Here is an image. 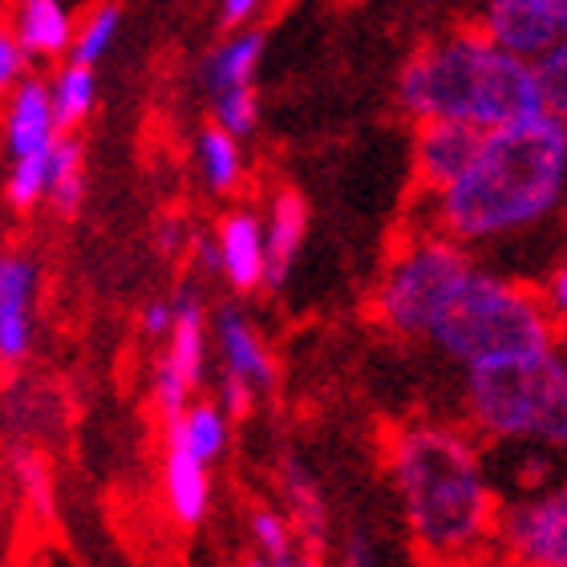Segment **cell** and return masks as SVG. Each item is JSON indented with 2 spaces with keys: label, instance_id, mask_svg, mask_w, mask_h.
I'll list each match as a JSON object with an SVG mask.
<instances>
[{
  "label": "cell",
  "instance_id": "obj_1",
  "mask_svg": "<svg viewBox=\"0 0 567 567\" xmlns=\"http://www.w3.org/2000/svg\"><path fill=\"white\" fill-rule=\"evenodd\" d=\"M567 199V122L527 114L483 134L474 163L434 190L437 231L486 244L544 224Z\"/></svg>",
  "mask_w": 567,
  "mask_h": 567
},
{
  "label": "cell",
  "instance_id": "obj_2",
  "mask_svg": "<svg viewBox=\"0 0 567 567\" xmlns=\"http://www.w3.org/2000/svg\"><path fill=\"white\" fill-rule=\"evenodd\" d=\"M390 471L410 539L425 556H466L498 527L491 483L471 437L446 425L398 430Z\"/></svg>",
  "mask_w": 567,
  "mask_h": 567
},
{
  "label": "cell",
  "instance_id": "obj_3",
  "mask_svg": "<svg viewBox=\"0 0 567 567\" xmlns=\"http://www.w3.org/2000/svg\"><path fill=\"white\" fill-rule=\"evenodd\" d=\"M398 94L417 122L458 118L478 131H495L503 122L544 110L535 61L498 45L486 29L425 45L402 70Z\"/></svg>",
  "mask_w": 567,
  "mask_h": 567
},
{
  "label": "cell",
  "instance_id": "obj_4",
  "mask_svg": "<svg viewBox=\"0 0 567 567\" xmlns=\"http://www.w3.org/2000/svg\"><path fill=\"white\" fill-rule=\"evenodd\" d=\"M551 329L556 320L539 296L503 276L478 272L471 264L430 317L422 341H430L450 361L474 369L498 357L547 349Z\"/></svg>",
  "mask_w": 567,
  "mask_h": 567
},
{
  "label": "cell",
  "instance_id": "obj_5",
  "mask_svg": "<svg viewBox=\"0 0 567 567\" xmlns=\"http://www.w3.org/2000/svg\"><path fill=\"white\" fill-rule=\"evenodd\" d=\"M466 414L486 437L567 450V357L547 344L466 369Z\"/></svg>",
  "mask_w": 567,
  "mask_h": 567
},
{
  "label": "cell",
  "instance_id": "obj_6",
  "mask_svg": "<svg viewBox=\"0 0 567 567\" xmlns=\"http://www.w3.org/2000/svg\"><path fill=\"white\" fill-rule=\"evenodd\" d=\"M466 268H471V256L462 251V239L446 236V231L405 244L385 268V280L378 288V317L393 332L422 337L437 305L446 300V292Z\"/></svg>",
  "mask_w": 567,
  "mask_h": 567
},
{
  "label": "cell",
  "instance_id": "obj_7",
  "mask_svg": "<svg viewBox=\"0 0 567 567\" xmlns=\"http://www.w3.org/2000/svg\"><path fill=\"white\" fill-rule=\"evenodd\" d=\"M498 539L519 564L567 567V486L511 507L498 519Z\"/></svg>",
  "mask_w": 567,
  "mask_h": 567
},
{
  "label": "cell",
  "instance_id": "obj_8",
  "mask_svg": "<svg viewBox=\"0 0 567 567\" xmlns=\"http://www.w3.org/2000/svg\"><path fill=\"white\" fill-rule=\"evenodd\" d=\"M483 24L498 45H507L527 61L564 41L556 0H486Z\"/></svg>",
  "mask_w": 567,
  "mask_h": 567
},
{
  "label": "cell",
  "instance_id": "obj_9",
  "mask_svg": "<svg viewBox=\"0 0 567 567\" xmlns=\"http://www.w3.org/2000/svg\"><path fill=\"white\" fill-rule=\"evenodd\" d=\"M37 284H41V272L29 256L9 251L0 260V357H4V365H17L29 357Z\"/></svg>",
  "mask_w": 567,
  "mask_h": 567
},
{
  "label": "cell",
  "instance_id": "obj_10",
  "mask_svg": "<svg viewBox=\"0 0 567 567\" xmlns=\"http://www.w3.org/2000/svg\"><path fill=\"white\" fill-rule=\"evenodd\" d=\"M483 134L486 131L458 118H425L417 126V175H422L425 187H450L474 163V154L483 146Z\"/></svg>",
  "mask_w": 567,
  "mask_h": 567
},
{
  "label": "cell",
  "instance_id": "obj_11",
  "mask_svg": "<svg viewBox=\"0 0 567 567\" xmlns=\"http://www.w3.org/2000/svg\"><path fill=\"white\" fill-rule=\"evenodd\" d=\"M61 122L53 110V90L41 78H21L9 94V114H4V146L9 158L21 154L53 151L61 138Z\"/></svg>",
  "mask_w": 567,
  "mask_h": 567
},
{
  "label": "cell",
  "instance_id": "obj_12",
  "mask_svg": "<svg viewBox=\"0 0 567 567\" xmlns=\"http://www.w3.org/2000/svg\"><path fill=\"white\" fill-rule=\"evenodd\" d=\"M219 268L236 292L268 284V227L248 212L227 215L219 227Z\"/></svg>",
  "mask_w": 567,
  "mask_h": 567
},
{
  "label": "cell",
  "instance_id": "obj_13",
  "mask_svg": "<svg viewBox=\"0 0 567 567\" xmlns=\"http://www.w3.org/2000/svg\"><path fill=\"white\" fill-rule=\"evenodd\" d=\"M163 483H166V507L183 527H195V523L207 515V503H212V483H207V462L187 450L178 437L166 434V466H163Z\"/></svg>",
  "mask_w": 567,
  "mask_h": 567
},
{
  "label": "cell",
  "instance_id": "obj_14",
  "mask_svg": "<svg viewBox=\"0 0 567 567\" xmlns=\"http://www.w3.org/2000/svg\"><path fill=\"white\" fill-rule=\"evenodd\" d=\"M215 341H219V357H224V373L251 381L256 390H272L276 365L264 341L256 337V329L248 324V317L239 308H224L215 320Z\"/></svg>",
  "mask_w": 567,
  "mask_h": 567
},
{
  "label": "cell",
  "instance_id": "obj_15",
  "mask_svg": "<svg viewBox=\"0 0 567 567\" xmlns=\"http://www.w3.org/2000/svg\"><path fill=\"white\" fill-rule=\"evenodd\" d=\"M12 33L33 58H58L73 49V21L61 0H17Z\"/></svg>",
  "mask_w": 567,
  "mask_h": 567
},
{
  "label": "cell",
  "instance_id": "obj_16",
  "mask_svg": "<svg viewBox=\"0 0 567 567\" xmlns=\"http://www.w3.org/2000/svg\"><path fill=\"white\" fill-rule=\"evenodd\" d=\"M264 227H268V284H280L284 272L292 268L300 244H305L308 203L296 190H284V195H276L272 215Z\"/></svg>",
  "mask_w": 567,
  "mask_h": 567
},
{
  "label": "cell",
  "instance_id": "obj_17",
  "mask_svg": "<svg viewBox=\"0 0 567 567\" xmlns=\"http://www.w3.org/2000/svg\"><path fill=\"white\" fill-rule=\"evenodd\" d=\"M178 317L175 329H171V349H166V361L190 381L199 385L203 381V365H207V332H203V308L195 300V292H183L175 300Z\"/></svg>",
  "mask_w": 567,
  "mask_h": 567
},
{
  "label": "cell",
  "instance_id": "obj_18",
  "mask_svg": "<svg viewBox=\"0 0 567 567\" xmlns=\"http://www.w3.org/2000/svg\"><path fill=\"white\" fill-rule=\"evenodd\" d=\"M166 422H171V430H166V434L178 437L187 450H195L207 466L224 454V446H227V410H224V405L195 402V405H187L183 414L166 417Z\"/></svg>",
  "mask_w": 567,
  "mask_h": 567
},
{
  "label": "cell",
  "instance_id": "obj_19",
  "mask_svg": "<svg viewBox=\"0 0 567 567\" xmlns=\"http://www.w3.org/2000/svg\"><path fill=\"white\" fill-rule=\"evenodd\" d=\"M260 53H264L260 33H236L231 41H224L212 58L203 61V85H207L212 94L231 90V85H248L256 65H260Z\"/></svg>",
  "mask_w": 567,
  "mask_h": 567
},
{
  "label": "cell",
  "instance_id": "obj_20",
  "mask_svg": "<svg viewBox=\"0 0 567 567\" xmlns=\"http://www.w3.org/2000/svg\"><path fill=\"white\" fill-rule=\"evenodd\" d=\"M85 199V171H82V146L61 134L49 158V207L58 215H73Z\"/></svg>",
  "mask_w": 567,
  "mask_h": 567
},
{
  "label": "cell",
  "instance_id": "obj_21",
  "mask_svg": "<svg viewBox=\"0 0 567 567\" xmlns=\"http://www.w3.org/2000/svg\"><path fill=\"white\" fill-rule=\"evenodd\" d=\"M199 171L212 190H231L244 175V154H239V138L224 131L219 122L199 134Z\"/></svg>",
  "mask_w": 567,
  "mask_h": 567
},
{
  "label": "cell",
  "instance_id": "obj_22",
  "mask_svg": "<svg viewBox=\"0 0 567 567\" xmlns=\"http://www.w3.org/2000/svg\"><path fill=\"white\" fill-rule=\"evenodd\" d=\"M49 90H53V110H58L61 131H73V126L94 110V97H97L94 65H78V61H70V65L53 78Z\"/></svg>",
  "mask_w": 567,
  "mask_h": 567
},
{
  "label": "cell",
  "instance_id": "obj_23",
  "mask_svg": "<svg viewBox=\"0 0 567 567\" xmlns=\"http://www.w3.org/2000/svg\"><path fill=\"white\" fill-rule=\"evenodd\" d=\"M49 158H53V151L12 158L9 178H4V195H9L17 212H33L37 203L49 199Z\"/></svg>",
  "mask_w": 567,
  "mask_h": 567
},
{
  "label": "cell",
  "instance_id": "obj_24",
  "mask_svg": "<svg viewBox=\"0 0 567 567\" xmlns=\"http://www.w3.org/2000/svg\"><path fill=\"white\" fill-rule=\"evenodd\" d=\"M535 82H539V97L544 110L567 122V37L535 58Z\"/></svg>",
  "mask_w": 567,
  "mask_h": 567
},
{
  "label": "cell",
  "instance_id": "obj_25",
  "mask_svg": "<svg viewBox=\"0 0 567 567\" xmlns=\"http://www.w3.org/2000/svg\"><path fill=\"white\" fill-rule=\"evenodd\" d=\"M114 37H118V9H114V4H102V9L90 12V21L73 37L70 61H78V65H97V61L106 58V49L114 45Z\"/></svg>",
  "mask_w": 567,
  "mask_h": 567
},
{
  "label": "cell",
  "instance_id": "obj_26",
  "mask_svg": "<svg viewBox=\"0 0 567 567\" xmlns=\"http://www.w3.org/2000/svg\"><path fill=\"white\" fill-rule=\"evenodd\" d=\"M284 491L292 498L300 532H308V539L317 544L320 535H324V503H320V495H317V483H312L296 462H288V466H284Z\"/></svg>",
  "mask_w": 567,
  "mask_h": 567
},
{
  "label": "cell",
  "instance_id": "obj_27",
  "mask_svg": "<svg viewBox=\"0 0 567 567\" xmlns=\"http://www.w3.org/2000/svg\"><path fill=\"white\" fill-rule=\"evenodd\" d=\"M251 535H256V544H260V559L256 564H272V567H296V564H308L292 551V535H288V523L272 511H260L256 519H251Z\"/></svg>",
  "mask_w": 567,
  "mask_h": 567
},
{
  "label": "cell",
  "instance_id": "obj_28",
  "mask_svg": "<svg viewBox=\"0 0 567 567\" xmlns=\"http://www.w3.org/2000/svg\"><path fill=\"white\" fill-rule=\"evenodd\" d=\"M215 97V122L224 126V131H231L236 138H248L251 131H256V114H260V106H256V90L248 85H231V90H219Z\"/></svg>",
  "mask_w": 567,
  "mask_h": 567
},
{
  "label": "cell",
  "instance_id": "obj_29",
  "mask_svg": "<svg viewBox=\"0 0 567 567\" xmlns=\"http://www.w3.org/2000/svg\"><path fill=\"white\" fill-rule=\"evenodd\" d=\"M12 471H17V486H21V495L29 498L37 511H49V471H45V462L21 450V454H17V462H12Z\"/></svg>",
  "mask_w": 567,
  "mask_h": 567
},
{
  "label": "cell",
  "instance_id": "obj_30",
  "mask_svg": "<svg viewBox=\"0 0 567 567\" xmlns=\"http://www.w3.org/2000/svg\"><path fill=\"white\" fill-rule=\"evenodd\" d=\"M29 49L17 41V33H0V85H17L21 78H29Z\"/></svg>",
  "mask_w": 567,
  "mask_h": 567
},
{
  "label": "cell",
  "instance_id": "obj_31",
  "mask_svg": "<svg viewBox=\"0 0 567 567\" xmlns=\"http://www.w3.org/2000/svg\"><path fill=\"white\" fill-rule=\"evenodd\" d=\"M251 393H256V385L244 378H236V373H224V381H219V405H224L227 414H248L251 405Z\"/></svg>",
  "mask_w": 567,
  "mask_h": 567
},
{
  "label": "cell",
  "instance_id": "obj_32",
  "mask_svg": "<svg viewBox=\"0 0 567 567\" xmlns=\"http://www.w3.org/2000/svg\"><path fill=\"white\" fill-rule=\"evenodd\" d=\"M175 317H178L175 305L154 300V305L142 308V332H146V337H171V329H175Z\"/></svg>",
  "mask_w": 567,
  "mask_h": 567
},
{
  "label": "cell",
  "instance_id": "obj_33",
  "mask_svg": "<svg viewBox=\"0 0 567 567\" xmlns=\"http://www.w3.org/2000/svg\"><path fill=\"white\" fill-rule=\"evenodd\" d=\"M544 305H547V312H551V320L567 329V264H559L556 276L547 280Z\"/></svg>",
  "mask_w": 567,
  "mask_h": 567
},
{
  "label": "cell",
  "instance_id": "obj_34",
  "mask_svg": "<svg viewBox=\"0 0 567 567\" xmlns=\"http://www.w3.org/2000/svg\"><path fill=\"white\" fill-rule=\"evenodd\" d=\"M378 551H373V544H369L365 535L353 532L349 535V544H344V564H353V567H365V564H378Z\"/></svg>",
  "mask_w": 567,
  "mask_h": 567
},
{
  "label": "cell",
  "instance_id": "obj_35",
  "mask_svg": "<svg viewBox=\"0 0 567 567\" xmlns=\"http://www.w3.org/2000/svg\"><path fill=\"white\" fill-rule=\"evenodd\" d=\"M260 4H264V0H224V12H219V17H224L227 29H239V24L248 21Z\"/></svg>",
  "mask_w": 567,
  "mask_h": 567
},
{
  "label": "cell",
  "instance_id": "obj_36",
  "mask_svg": "<svg viewBox=\"0 0 567 567\" xmlns=\"http://www.w3.org/2000/svg\"><path fill=\"white\" fill-rule=\"evenodd\" d=\"M158 244H163V251H175L178 244H183V227H178V224H163V239H158Z\"/></svg>",
  "mask_w": 567,
  "mask_h": 567
},
{
  "label": "cell",
  "instance_id": "obj_37",
  "mask_svg": "<svg viewBox=\"0 0 567 567\" xmlns=\"http://www.w3.org/2000/svg\"><path fill=\"white\" fill-rule=\"evenodd\" d=\"M556 12H559V29H564V37H567V0H556Z\"/></svg>",
  "mask_w": 567,
  "mask_h": 567
}]
</instances>
